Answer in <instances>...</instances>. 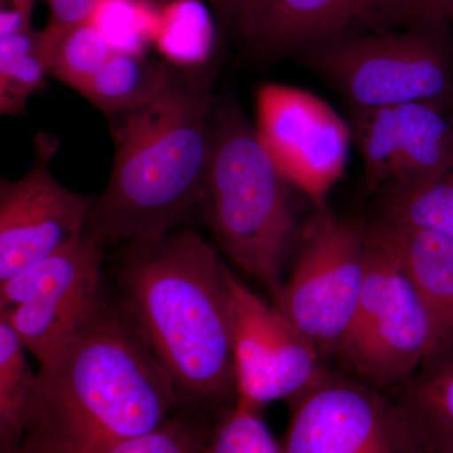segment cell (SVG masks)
Listing matches in <instances>:
<instances>
[{
	"instance_id": "44dd1931",
	"label": "cell",
	"mask_w": 453,
	"mask_h": 453,
	"mask_svg": "<svg viewBox=\"0 0 453 453\" xmlns=\"http://www.w3.org/2000/svg\"><path fill=\"white\" fill-rule=\"evenodd\" d=\"M380 217L453 240V169L427 186L384 190Z\"/></svg>"
},
{
	"instance_id": "4dcf8cb0",
	"label": "cell",
	"mask_w": 453,
	"mask_h": 453,
	"mask_svg": "<svg viewBox=\"0 0 453 453\" xmlns=\"http://www.w3.org/2000/svg\"><path fill=\"white\" fill-rule=\"evenodd\" d=\"M146 2L153 3V4L157 5L159 3H162L163 4V3H165L166 0H146Z\"/></svg>"
},
{
	"instance_id": "7c38bea8",
	"label": "cell",
	"mask_w": 453,
	"mask_h": 453,
	"mask_svg": "<svg viewBox=\"0 0 453 453\" xmlns=\"http://www.w3.org/2000/svg\"><path fill=\"white\" fill-rule=\"evenodd\" d=\"M231 288L235 401L261 410L310 388L327 369L318 349L234 273Z\"/></svg>"
},
{
	"instance_id": "f546056e",
	"label": "cell",
	"mask_w": 453,
	"mask_h": 453,
	"mask_svg": "<svg viewBox=\"0 0 453 453\" xmlns=\"http://www.w3.org/2000/svg\"><path fill=\"white\" fill-rule=\"evenodd\" d=\"M16 453H44L42 449H38L37 446L33 445L29 441H25L20 449Z\"/></svg>"
},
{
	"instance_id": "4316f807",
	"label": "cell",
	"mask_w": 453,
	"mask_h": 453,
	"mask_svg": "<svg viewBox=\"0 0 453 453\" xmlns=\"http://www.w3.org/2000/svg\"><path fill=\"white\" fill-rule=\"evenodd\" d=\"M453 0H405L402 25L412 22H449Z\"/></svg>"
},
{
	"instance_id": "4fadbf2b",
	"label": "cell",
	"mask_w": 453,
	"mask_h": 453,
	"mask_svg": "<svg viewBox=\"0 0 453 453\" xmlns=\"http://www.w3.org/2000/svg\"><path fill=\"white\" fill-rule=\"evenodd\" d=\"M368 190L414 189L453 169V124L429 104L351 111Z\"/></svg>"
},
{
	"instance_id": "d4e9b609",
	"label": "cell",
	"mask_w": 453,
	"mask_h": 453,
	"mask_svg": "<svg viewBox=\"0 0 453 453\" xmlns=\"http://www.w3.org/2000/svg\"><path fill=\"white\" fill-rule=\"evenodd\" d=\"M211 428L189 417H170L157 428L119 441L101 453H204Z\"/></svg>"
},
{
	"instance_id": "ffe728a7",
	"label": "cell",
	"mask_w": 453,
	"mask_h": 453,
	"mask_svg": "<svg viewBox=\"0 0 453 453\" xmlns=\"http://www.w3.org/2000/svg\"><path fill=\"white\" fill-rule=\"evenodd\" d=\"M50 52L43 31L29 28L0 38V112L18 115L44 86Z\"/></svg>"
},
{
	"instance_id": "603a6c76",
	"label": "cell",
	"mask_w": 453,
	"mask_h": 453,
	"mask_svg": "<svg viewBox=\"0 0 453 453\" xmlns=\"http://www.w3.org/2000/svg\"><path fill=\"white\" fill-rule=\"evenodd\" d=\"M159 8L146 0H98L91 20L115 52L145 55Z\"/></svg>"
},
{
	"instance_id": "8992f818",
	"label": "cell",
	"mask_w": 453,
	"mask_h": 453,
	"mask_svg": "<svg viewBox=\"0 0 453 453\" xmlns=\"http://www.w3.org/2000/svg\"><path fill=\"white\" fill-rule=\"evenodd\" d=\"M449 22H412L403 31L372 29L303 53L310 70L332 83L350 111L453 101Z\"/></svg>"
},
{
	"instance_id": "1f68e13d",
	"label": "cell",
	"mask_w": 453,
	"mask_h": 453,
	"mask_svg": "<svg viewBox=\"0 0 453 453\" xmlns=\"http://www.w3.org/2000/svg\"><path fill=\"white\" fill-rule=\"evenodd\" d=\"M452 20H453V19H452ZM451 121H452V124H453V118H452V120H451Z\"/></svg>"
},
{
	"instance_id": "52a82bcc",
	"label": "cell",
	"mask_w": 453,
	"mask_h": 453,
	"mask_svg": "<svg viewBox=\"0 0 453 453\" xmlns=\"http://www.w3.org/2000/svg\"><path fill=\"white\" fill-rule=\"evenodd\" d=\"M300 241L291 275L271 305L326 359L347 334L359 303L366 226L326 207L305 223Z\"/></svg>"
},
{
	"instance_id": "2e32d148",
	"label": "cell",
	"mask_w": 453,
	"mask_h": 453,
	"mask_svg": "<svg viewBox=\"0 0 453 453\" xmlns=\"http://www.w3.org/2000/svg\"><path fill=\"white\" fill-rule=\"evenodd\" d=\"M436 323L438 342L453 339V240L378 217Z\"/></svg>"
},
{
	"instance_id": "7a4b0ae2",
	"label": "cell",
	"mask_w": 453,
	"mask_h": 453,
	"mask_svg": "<svg viewBox=\"0 0 453 453\" xmlns=\"http://www.w3.org/2000/svg\"><path fill=\"white\" fill-rule=\"evenodd\" d=\"M231 276L190 226L125 244L116 267L122 308L193 403L235 401Z\"/></svg>"
},
{
	"instance_id": "6da1fadb",
	"label": "cell",
	"mask_w": 453,
	"mask_h": 453,
	"mask_svg": "<svg viewBox=\"0 0 453 453\" xmlns=\"http://www.w3.org/2000/svg\"><path fill=\"white\" fill-rule=\"evenodd\" d=\"M213 74L175 65L157 96L109 119L115 157L88 228L107 244L150 242L201 208L219 97Z\"/></svg>"
},
{
	"instance_id": "5b68a950",
	"label": "cell",
	"mask_w": 453,
	"mask_h": 453,
	"mask_svg": "<svg viewBox=\"0 0 453 453\" xmlns=\"http://www.w3.org/2000/svg\"><path fill=\"white\" fill-rule=\"evenodd\" d=\"M365 226V281L333 357L344 374L395 393L436 347L437 327L386 229L377 219Z\"/></svg>"
},
{
	"instance_id": "ba28073f",
	"label": "cell",
	"mask_w": 453,
	"mask_h": 453,
	"mask_svg": "<svg viewBox=\"0 0 453 453\" xmlns=\"http://www.w3.org/2000/svg\"><path fill=\"white\" fill-rule=\"evenodd\" d=\"M105 247L88 228L73 243L0 282V319L41 366L70 342L105 296Z\"/></svg>"
},
{
	"instance_id": "9c48e42d",
	"label": "cell",
	"mask_w": 453,
	"mask_h": 453,
	"mask_svg": "<svg viewBox=\"0 0 453 453\" xmlns=\"http://www.w3.org/2000/svg\"><path fill=\"white\" fill-rule=\"evenodd\" d=\"M283 453H423L388 393L326 369L288 401Z\"/></svg>"
},
{
	"instance_id": "7402d4cb",
	"label": "cell",
	"mask_w": 453,
	"mask_h": 453,
	"mask_svg": "<svg viewBox=\"0 0 453 453\" xmlns=\"http://www.w3.org/2000/svg\"><path fill=\"white\" fill-rule=\"evenodd\" d=\"M113 52L103 33L88 20L68 29L57 41L50 74L81 95Z\"/></svg>"
},
{
	"instance_id": "30bf717a",
	"label": "cell",
	"mask_w": 453,
	"mask_h": 453,
	"mask_svg": "<svg viewBox=\"0 0 453 453\" xmlns=\"http://www.w3.org/2000/svg\"><path fill=\"white\" fill-rule=\"evenodd\" d=\"M256 131L271 159L316 210L326 208L344 175L350 127L332 106L303 89L268 83L256 98Z\"/></svg>"
},
{
	"instance_id": "5bb4252c",
	"label": "cell",
	"mask_w": 453,
	"mask_h": 453,
	"mask_svg": "<svg viewBox=\"0 0 453 453\" xmlns=\"http://www.w3.org/2000/svg\"><path fill=\"white\" fill-rule=\"evenodd\" d=\"M405 0H255L237 31L267 58L308 50L372 29L402 26Z\"/></svg>"
},
{
	"instance_id": "ac0fdd59",
	"label": "cell",
	"mask_w": 453,
	"mask_h": 453,
	"mask_svg": "<svg viewBox=\"0 0 453 453\" xmlns=\"http://www.w3.org/2000/svg\"><path fill=\"white\" fill-rule=\"evenodd\" d=\"M175 65L138 53L113 52L81 96L106 116L134 109L159 94Z\"/></svg>"
},
{
	"instance_id": "8fae6325",
	"label": "cell",
	"mask_w": 453,
	"mask_h": 453,
	"mask_svg": "<svg viewBox=\"0 0 453 453\" xmlns=\"http://www.w3.org/2000/svg\"><path fill=\"white\" fill-rule=\"evenodd\" d=\"M58 140L42 133L22 177L0 181V282L79 240L96 198L62 186L50 162Z\"/></svg>"
},
{
	"instance_id": "9a60e30c",
	"label": "cell",
	"mask_w": 453,
	"mask_h": 453,
	"mask_svg": "<svg viewBox=\"0 0 453 453\" xmlns=\"http://www.w3.org/2000/svg\"><path fill=\"white\" fill-rule=\"evenodd\" d=\"M392 396L423 453H453V339L437 342Z\"/></svg>"
},
{
	"instance_id": "83f0119b",
	"label": "cell",
	"mask_w": 453,
	"mask_h": 453,
	"mask_svg": "<svg viewBox=\"0 0 453 453\" xmlns=\"http://www.w3.org/2000/svg\"><path fill=\"white\" fill-rule=\"evenodd\" d=\"M37 0H0V38L32 28Z\"/></svg>"
},
{
	"instance_id": "277c9868",
	"label": "cell",
	"mask_w": 453,
	"mask_h": 453,
	"mask_svg": "<svg viewBox=\"0 0 453 453\" xmlns=\"http://www.w3.org/2000/svg\"><path fill=\"white\" fill-rule=\"evenodd\" d=\"M292 188L238 101L219 98L199 211L219 249L271 300L281 291L283 267L297 238Z\"/></svg>"
},
{
	"instance_id": "cb8c5ba5",
	"label": "cell",
	"mask_w": 453,
	"mask_h": 453,
	"mask_svg": "<svg viewBox=\"0 0 453 453\" xmlns=\"http://www.w3.org/2000/svg\"><path fill=\"white\" fill-rule=\"evenodd\" d=\"M204 453H283L258 408L234 401L211 428Z\"/></svg>"
},
{
	"instance_id": "f1b7e54d",
	"label": "cell",
	"mask_w": 453,
	"mask_h": 453,
	"mask_svg": "<svg viewBox=\"0 0 453 453\" xmlns=\"http://www.w3.org/2000/svg\"><path fill=\"white\" fill-rule=\"evenodd\" d=\"M210 4L214 16L223 27H234L237 29L241 18L251 7L255 0H203Z\"/></svg>"
},
{
	"instance_id": "e0dca14e",
	"label": "cell",
	"mask_w": 453,
	"mask_h": 453,
	"mask_svg": "<svg viewBox=\"0 0 453 453\" xmlns=\"http://www.w3.org/2000/svg\"><path fill=\"white\" fill-rule=\"evenodd\" d=\"M25 345L0 319V452L16 453L40 427L43 392Z\"/></svg>"
},
{
	"instance_id": "3957f363",
	"label": "cell",
	"mask_w": 453,
	"mask_h": 453,
	"mask_svg": "<svg viewBox=\"0 0 453 453\" xmlns=\"http://www.w3.org/2000/svg\"><path fill=\"white\" fill-rule=\"evenodd\" d=\"M38 375L43 414L26 441L44 453H101L157 428L180 401L139 327L106 295Z\"/></svg>"
},
{
	"instance_id": "484cf974",
	"label": "cell",
	"mask_w": 453,
	"mask_h": 453,
	"mask_svg": "<svg viewBox=\"0 0 453 453\" xmlns=\"http://www.w3.org/2000/svg\"><path fill=\"white\" fill-rule=\"evenodd\" d=\"M50 18L43 29L44 38L53 52L57 41L73 27L88 22L96 8L98 0H46Z\"/></svg>"
},
{
	"instance_id": "d6986e66",
	"label": "cell",
	"mask_w": 453,
	"mask_h": 453,
	"mask_svg": "<svg viewBox=\"0 0 453 453\" xmlns=\"http://www.w3.org/2000/svg\"><path fill=\"white\" fill-rule=\"evenodd\" d=\"M153 42L170 65L201 67L216 42L210 8L203 0H166L157 13Z\"/></svg>"
}]
</instances>
